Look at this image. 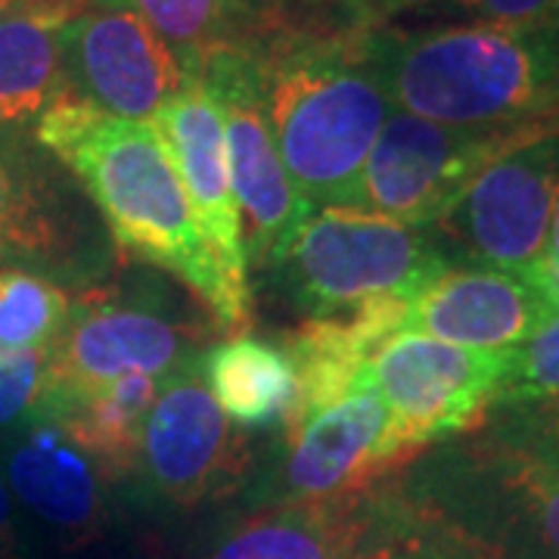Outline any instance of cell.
<instances>
[{"instance_id":"25","label":"cell","mask_w":559,"mask_h":559,"mask_svg":"<svg viewBox=\"0 0 559 559\" xmlns=\"http://www.w3.org/2000/svg\"><path fill=\"white\" fill-rule=\"evenodd\" d=\"M72 299L57 283L22 267L0 271V348L44 352L60 340Z\"/></svg>"},{"instance_id":"14","label":"cell","mask_w":559,"mask_h":559,"mask_svg":"<svg viewBox=\"0 0 559 559\" xmlns=\"http://www.w3.org/2000/svg\"><path fill=\"white\" fill-rule=\"evenodd\" d=\"M150 124L165 143V153L178 171L205 246L230 277L249 283L240 205L230 187L218 103L212 100L202 81H193L162 103Z\"/></svg>"},{"instance_id":"36","label":"cell","mask_w":559,"mask_h":559,"mask_svg":"<svg viewBox=\"0 0 559 559\" xmlns=\"http://www.w3.org/2000/svg\"><path fill=\"white\" fill-rule=\"evenodd\" d=\"M557 38H559V25H557Z\"/></svg>"},{"instance_id":"6","label":"cell","mask_w":559,"mask_h":559,"mask_svg":"<svg viewBox=\"0 0 559 559\" xmlns=\"http://www.w3.org/2000/svg\"><path fill=\"white\" fill-rule=\"evenodd\" d=\"M559 131H463L395 109L373 143L352 209L423 227L503 153Z\"/></svg>"},{"instance_id":"26","label":"cell","mask_w":559,"mask_h":559,"mask_svg":"<svg viewBox=\"0 0 559 559\" xmlns=\"http://www.w3.org/2000/svg\"><path fill=\"white\" fill-rule=\"evenodd\" d=\"M554 395H559V311L507 352L498 404H528Z\"/></svg>"},{"instance_id":"3","label":"cell","mask_w":559,"mask_h":559,"mask_svg":"<svg viewBox=\"0 0 559 559\" xmlns=\"http://www.w3.org/2000/svg\"><path fill=\"white\" fill-rule=\"evenodd\" d=\"M395 109L463 131H559L557 32L444 25L373 35Z\"/></svg>"},{"instance_id":"28","label":"cell","mask_w":559,"mask_h":559,"mask_svg":"<svg viewBox=\"0 0 559 559\" xmlns=\"http://www.w3.org/2000/svg\"><path fill=\"white\" fill-rule=\"evenodd\" d=\"M516 407H522L520 419L507 432H500V439L520 444L522 451L559 473V395Z\"/></svg>"},{"instance_id":"33","label":"cell","mask_w":559,"mask_h":559,"mask_svg":"<svg viewBox=\"0 0 559 559\" xmlns=\"http://www.w3.org/2000/svg\"><path fill=\"white\" fill-rule=\"evenodd\" d=\"M547 242H550V255H557L559 259V197H557V205H554V218H550V237H547Z\"/></svg>"},{"instance_id":"11","label":"cell","mask_w":559,"mask_h":559,"mask_svg":"<svg viewBox=\"0 0 559 559\" xmlns=\"http://www.w3.org/2000/svg\"><path fill=\"white\" fill-rule=\"evenodd\" d=\"M557 197L559 134H547L491 162L436 227L481 267L522 271L547 252Z\"/></svg>"},{"instance_id":"22","label":"cell","mask_w":559,"mask_h":559,"mask_svg":"<svg viewBox=\"0 0 559 559\" xmlns=\"http://www.w3.org/2000/svg\"><path fill=\"white\" fill-rule=\"evenodd\" d=\"M348 559H488L419 503L404 485L382 481L360 500L358 535Z\"/></svg>"},{"instance_id":"4","label":"cell","mask_w":559,"mask_h":559,"mask_svg":"<svg viewBox=\"0 0 559 559\" xmlns=\"http://www.w3.org/2000/svg\"><path fill=\"white\" fill-rule=\"evenodd\" d=\"M308 318H333L373 299H417L451 267L419 227L358 209H320L274 261Z\"/></svg>"},{"instance_id":"7","label":"cell","mask_w":559,"mask_h":559,"mask_svg":"<svg viewBox=\"0 0 559 559\" xmlns=\"http://www.w3.org/2000/svg\"><path fill=\"white\" fill-rule=\"evenodd\" d=\"M507 352H476L448 342L399 333L360 373L389 407L395 439L417 457L426 444L479 426L498 404Z\"/></svg>"},{"instance_id":"27","label":"cell","mask_w":559,"mask_h":559,"mask_svg":"<svg viewBox=\"0 0 559 559\" xmlns=\"http://www.w3.org/2000/svg\"><path fill=\"white\" fill-rule=\"evenodd\" d=\"M50 392V355L0 348V432H20L35 423Z\"/></svg>"},{"instance_id":"19","label":"cell","mask_w":559,"mask_h":559,"mask_svg":"<svg viewBox=\"0 0 559 559\" xmlns=\"http://www.w3.org/2000/svg\"><path fill=\"white\" fill-rule=\"evenodd\" d=\"M364 495L340 500H286L224 528L205 559H348Z\"/></svg>"},{"instance_id":"13","label":"cell","mask_w":559,"mask_h":559,"mask_svg":"<svg viewBox=\"0 0 559 559\" xmlns=\"http://www.w3.org/2000/svg\"><path fill=\"white\" fill-rule=\"evenodd\" d=\"M47 355L50 389H87L121 377L162 380L190 364V345L171 320L97 289L69 305L60 340Z\"/></svg>"},{"instance_id":"9","label":"cell","mask_w":559,"mask_h":559,"mask_svg":"<svg viewBox=\"0 0 559 559\" xmlns=\"http://www.w3.org/2000/svg\"><path fill=\"white\" fill-rule=\"evenodd\" d=\"M187 84L134 0H84L62 25V87L116 119L150 121Z\"/></svg>"},{"instance_id":"16","label":"cell","mask_w":559,"mask_h":559,"mask_svg":"<svg viewBox=\"0 0 559 559\" xmlns=\"http://www.w3.org/2000/svg\"><path fill=\"white\" fill-rule=\"evenodd\" d=\"M411 299H373L358 305L355 311L333 318H308L299 330L286 333V358L296 377L293 411L283 423V436H293L320 411L355 395L360 373L370 358L389 340L407 333Z\"/></svg>"},{"instance_id":"20","label":"cell","mask_w":559,"mask_h":559,"mask_svg":"<svg viewBox=\"0 0 559 559\" xmlns=\"http://www.w3.org/2000/svg\"><path fill=\"white\" fill-rule=\"evenodd\" d=\"M72 16L50 0H22L0 16V131H22L57 100L62 25Z\"/></svg>"},{"instance_id":"1","label":"cell","mask_w":559,"mask_h":559,"mask_svg":"<svg viewBox=\"0 0 559 559\" xmlns=\"http://www.w3.org/2000/svg\"><path fill=\"white\" fill-rule=\"evenodd\" d=\"M35 134L97 202L124 255L183 280L209 305L218 330L242 333L249 326V283L230 277L205 246L183 183L150 121L116 119L62 87L40 112Z\"/></svg>"},{"instance_id":"12","label":"cell","mask_w":559,"mask_h":559,"mask_svg":"<svg viewBox=\"0 0 559 559\" xmlns=\"http://www.w3.org/2000/svg\"><path fill=\"white\" fill-rule=\"evenodd\" d=\"M411 457L395 439L385 401L364 385L286 436L267 503L367 495L401 473Z\"/></svg>"},{"instance_id":"15","label":"cell","mask_w":559,"mask_h":559,"mask_svg":"<svg viewBox=\"0 0 559 559\" xmlns=\"http://www.w3.org/2000/svg\"><path fill=\"white\" fill-rule=\"evenodd\" d=\"M550 314L557 311H550L522 271L481 264L448 267L414 299L407 333H423L476 352H510Z\"/></svg>"},{"instance_id":"24","label":"cell","mask_w":559,"mask_h":559,"mask_svg":"<svg viewBox=\"0 0 559 559\" xmlns=\"http://www.w3.org/2000/svg\"><path fill=\"white\" fill-rule=\"evenodd\" d=\"M62 227L40 180L16 156L0 150V255L53 259Z\"/></svg>"},{"instance_id":"30","label":"cell","mask_w":559,"mask_h":559,"mask_svg":"<svg viewBox=\"0 0 559 559\" xmlns=\"http://www.w3.org/2000/svg\"><path fill=\"white\" fill-rule=\"evenodd\" d=\"M426 3V0H342L345 22L358 32H377L389 16L401 13L404 7Z\"/></svg>"},{"instance_id":"31","label":"cell","mask_w":559,"mask_h":559,"mask_svg":"<svg viewBox=\"0 0 559 559\" xmlns=\"http://www.w3.org/2000/svg\"><path fill=\"white\" fill-rule=\"evenodd\" d=\"M0 559H22L20 522H16L13 495L7 488L3 473H0Z\"/></svg>"},{"instance_id":"32","label":"cell","mask_w":559,"mask_h":559,"mask_svg":"<svg viewBox=\"0 0 559 559\" xmlns=\"http://www.w3.org/2000/svg\"><path fill=\"white\" fill-rule=\"evenodd\" d=\"M522 274L540 293V299L550 305V311H559V259L557 255H540L528 267H522Z\"/></svg>"},{"instance_id":"17","label":"cell","mask_w":559,"mask_h":559,"mask_svg":"<svg viewBox=\"0 0 559 559\" xmlns=\"http://www.w3.org/2000/svg\"><path fill=\"white\" fill-rule=\"evenodd\" d=\"M3 479L10 495L66 544L81 547L103 535L106 495L100 473L57 423L35 419L16 432Z\"/></svg>"},{"instance_id":"29","label":"cell","mask_w":559,"mask_h":559,"mask_svg":"<svg viewBox=\"0 0 559 559\" xmlns=\"http://www.w3.org/2000/svg\"><path fill=\"white\" fill-rule=\"evenodd\" d=\"M485 25H503L520 32H557L559 0H448Z\"/></svg>"},{"instance_id":"10","label":"cell","mask_w":559,"mask_h":559,"mask_svg":"<svg viewBox=\"0 0 559 559\" xmlns=\"http://www.w3.org/2000/svg\"><path fill=\"white\" fill-rule=\"evenodd\" d=\"M249 441L205 389L197 364L162 380L143 423V469L153 491L178 510L227 498L249 473Z\"/></svg>"},{"instance_id":"21","label":"cell","mask_w":559,"mask_h":559,"mask_svg":"<svg viewBox=\"0 0 559 559\" xmlns=\"http://www.w3.org/2000/svg\"><path fill=\"white\" fill-rule=\"evenodd\" d=\"M193 364L221 414L240 432L274 429L289 417L296 377L286 352L277 345L237 336L209 348Z\"/></svg>"},{"instance_id":"23","label":"cell","mask_w":559,"mask_h":559,"mask_svg":"<svg viewBox=\"0 0 559 559\" xmlns=\"http://www.w3.org/2000/svg\"><path fill=\"white\" fill-rule=\"evenodd\" d=\"M143 20L165 40L187 81H202L209 60L237 44V13L230 0H134Z\"/></svg>"},{"instance_id":"35","label":"cell","mask_w":559,"mask_h":559,"mask_svg":"<svg viewBox=\"0 0 559 559\" xmlns=\"http://www.w3.org/2000/svg\"><path fill=\"white\" fill-rule=\"evenodd\" d=\"M16 7V0H0V16L7 13V10H13Z\"/></svg>"},{"instance_id":"5","label":"cell","mask_w":559,"mask_h":559,"mask_svg":"<svg viewBox=\"0 0 559 559\" xmlns=\"http://www.w3.org/2000/svg\"><path fill=\"white\" fill-rule=\"evenodd\" d=\"M404 491L488 559H559V473L513 441L469 444Z\"/></svg>"},{"instance_id":"2","label":"cell","mask_w":559,"mask_h":559,"mask_svg":"<svg viewBox=\"0 0 559 559\" xmlns=\"http://www.w3.org/2000/svg\"><path fill=\"white\" fill-rule=\"evenodd\" d=\"M377 32L289 35L246 47L259 60L280 162L311 209H352L367 156L395 112L377 66Z\"/></svg>"},{"instance_id":"18","label":"cell","mask_w":559,"mask_h":559,"mask_svg":"<svg viewBox=\"0 0 559 559\" xmlns=\"http://www.w3.org/2000/svg\"><path fill=\"white\" fill-rule=\"evenodd\" d=\"M162 380L121 377L87 389H50L38 419L57 423L103 481L134 479L143 469V423Z\"/></svg>"},{"instance_id":"34","label":"cell","mask_w":559,"mask_h":559,"mask_svg":"<svg viewBox=\"0 0 559 559\" xmlns=\"http://www.w3.org/2000/svg\"><path fill=\"white\" fill-rule=\"evenodd\" d=\"M16 3H22V0H16ZM50 3H60V7H66L69 13H79V7L84 3V0H50Z\"/></svg>"},{"instance_id":"8","label":"cell","mask_w":559,"mask_h":559,"mask_svg":"<svg viewBox=\"0 0 559 559\" xmlns=\"http://www.w3.org/2000/svg\"><path fill=\"white\" fill-rule=\"evenodd\" d=\"M202 84L218 103L246 259L252 264H274L314 209L301 200L280 162L264 119L259 60L252 50L230 44L209 60Z\"/></svg>"}]
</instances>
